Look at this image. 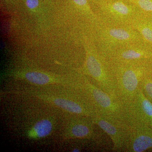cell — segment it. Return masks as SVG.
<instances>
[{
    "instance_id": "cell-4",
    "label": "cell",
    "mask_w": 152,
    "mask_h": 152,
    "mask_svg": "<svg viewBox=\"0 0 152 152\" xmlns=\"http://www.w3.org/2000/svg\"><path fill=\"white\" fill-rule=\"evenodd\" d=\"M98 50L106 58L118 48L141 42L140 33L132 26H113L99 21L90 33Z\"/></svg>"
},
{
    "instance_id": "cell-8",
    "label": "cell",
    "mask_w": 152,
    "mask_h": 152,
    "mask_svg": "<svg viewBox=\"0 0 152 152\" xmlns=\"http://www.w3.org/2000/svg\"><path fill=\"white\" fill-rule=\"evenodd\" d=\"M80 74V86L94 107L97 114L113 116L123 119L122 104L91 82L87 76Z\"/></svg>"
},
{
    "instance_id": "cell-1",
    "label": "cell",
    "mask_w": 152,
    "mask_h": 152,
    "mask_svg": "<svg viewBox=\"0 0 152 152\" xmlns=\"http://www.w3.org/2000/svg\"><path fill=\"white\" fill-rule=\"evenodd\" d=\"M23 97L7 113L9 128L15 135L36 141L60 133L65 113L34 98Z\"/></svg>"
},
{
    "instance_id": "cell-12",
    "label": "cell",
    "mask_w": 152,
    "mask_h": 152,
    "mask_svg": "<svg viewBox=\"0 0 152 152\" xmlns=\"http://www.w3.org/2000/svg\"><path fill=\"white\" fill-rule=\"evenodd\" d=\"M107 58L112 64L140 62L152 59V49L143 42L129 44L118 48Z\"/></svg>"
},
{
    "instance_id": "cell-14",
    "label": "cell",
    "mask_w": 152,
    "mask_h": 152,
    "mask_svg": "<svg viewBox=\"0 0 152 152\" xmlns=\"http://www.w3.org/2000/svg\"><path fill=\"white\" fill-rule=\"evenodd\" d=\"M132 26L140 33L144 43L152 49V15L142 12Z\"/></svg>"
},
{
    "instance_id": "cell-17",
    "label": "cell",
    "mask_w": 152,
    "mask_h": 152,
    "mask_svg": "<svg viewBox=\"0 0 152 152\" xmlns=\"http://www.w3.org/2000/svg\"><path fill=\"white\" fill-rule=\"evenodd\" d=\"M26 4L28 8L32 10L35 9L38 7L39 1L38 0H26Z\"/></svg>"
},
{
    "instance_id": "cell-9",
    "label": "cell",
    "mask_w": 152,
    "mask_h": 152,
    "mask_svg": "<svg viewBox=\"0 0 152 152\" xmlns=\"http://www.w3.org/2000/svg\"><path fill=\"white\" fill-rule=\"evenodd\" d=\"M96 126L92 117L65 113L60 136L63 140L74 139L97 140Z\"/></svg>"
},
{
    "instance_id": "cell-16",
    "label": "cell",
    "mask_w": 152,
    "mask_h": 152,
    "mask_svg": "<svg viewBox=\"0 0 152 152\" xmlns=\"http://www.w3.org/2000/svg\"><path fill=\"white\" fill-rule=\"evenodd\" d=\"M137 7L142 13L152 15V0H126Z\"/></svg>"
},
{
    "instance_id": "cell-10",
    "label": "cell",
    "mask_w": 152,
    "mask_h": 152,
    "mask_svg": "<svg viewBox=\"0 0 152 152\" xmlns=\"http://www.w3.org/2000/svg\"><path fill=\"white\" fill-rule=\"evenodd\" d=\"M123 119L132 128H152V103L140 87L132 100L123 105Z\"/></svg>"
},
{
    "instance_id": "cell-18",
    "label": "cell",
    "mask_w": 152,
    "mask_h": 152,
    "mask_svg": "<svg viewBox=\"0 0 152 152\" xmlns=\"http://www.w3.org/2000/svg\"></svg>"
},
{
    "instance_id": "cell-3",
    "label": "cell",
    "mask_w": 152,
    "mask_h": 152,
    "mask_svg": "<svg viewBox=\"0 0 152 152\" xmlns=\"http://www.w3.org/2000/svg\"><path fill=\"white\" fill-rule=\"evenodd\" d=\"M81 38L86 57L81 66L76 69L75 71L91 77L100 88L118 101L111 64L98 50L90 34L82 33Z\"/></svg>"
},
{
    "instance_id": "cell-6",
    "label": "cell",
    "mask_w": 152,
    "mask_h": 152,
    "mask_svg": "<svg viewBox=\"0 0 152 152\" xmlns=\"http://www.w3.org/2000/svg\"><path fill=\"white\" fill-rule=\"evenodd\" d=\"M93 11L99 21L113 26H132L142 13L126 0H93Z\"/></svg>"
},
{
    "instance_id": "cell-11",
    "label": "cell",
    "mask_w": 152,
    "mask_h": 152,
    "mask_svg": "<svg viewBox=\"0 0 152 152\" xmlns=\"http://www.w3.org/2000/svg\"><path fill=\"white\" fill-rule=\"evenodd\" d=\"M92 118L95 124L111 139L113 151H124L130 133V126L122 119L113 116L97 114Z\"/></svg>"
},
{
    "instance_id": "cell-15",
    "label": "cell",
    "mask_w": 152,
    "mask_h": 152,
    "mask_svg": "<svg viewBox=\"0 0 152 152\" xmlns=\"http://www.w3.org/2000/svg\"><path fill=\"white\" fill-rule=\"evenodd\" d=\"M140 87L146 97L152 103V60L151 65L140 83Z\"/></svg>"
},
{
    "instance_id": "cell-7",
    "label": "cell",
    "mask_w": 152,
    "mask_h": 152,
    "mask_svg": "<svg viewBox=\"0 0 152 152\" xmlns=\"http://www.w3.org/2000/svg\"><path fill=\"white\" fill-rule=\"evenodd\" d=\"M7 75L15 80L23 81L37 87L62 86H77L78 74L67 76L47 71L32 69H13L7 72Z\"/></svg>"
},
{
    "instance_id": "cell-13",
    "label": "cell",
    "mask_w": 152,
    "mask_h": 152,
    "mask_svg": "<svg viewBox=\"0 0 152 152\" xmlns=\"http://www.w3.org/2000/svg\"><path fill=\"white\" fill-rule=\"evenodd\" d=\"M151 149H152V128L131 127L129 136L123 152H142Z\"/></svg>"
},
{
    "instance_id": "cell-5",
    "label": "cell",
    "mask_w": 152,
    "mask_h": 152,
    "mask_svg": "<svg viewBox=\"0 0 152 152\" xmlns=\"http://www.w3.org/2000/svg\"><path fill=\"white\" fill-rule=\"evenodd\" d=\"M151 63L152 60L127 64L110 63L115 79L117 98L121 104H127L135 97Z\"/></svg>"
},
{
    "instance_id": "cell-2",
    "label": "cell",
    "mask_w": 152,
    "mask_h": 152,
    "mask_svg": "<svg viewBox=\"0 0 152 152\" xmlns=\"http://www.w3.org/2000/svg\"><path fill=\"white\" fill-rule=\"evenodd\" d=\"M10 93L34 98L66 114L91 117L97 114L89 99L80 86L23 87L12 90Z\"/></svg>"
}]
</instances>
